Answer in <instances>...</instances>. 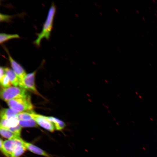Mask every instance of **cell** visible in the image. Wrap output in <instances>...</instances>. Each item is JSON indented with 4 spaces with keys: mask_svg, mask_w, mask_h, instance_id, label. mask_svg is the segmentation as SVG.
I'll use <instances>...</instances> for the list:
<instances>
[{
    "mask_svg": "<svg viewBox=\"0 0 157 157\" xmlns=\"http://www.w3.org/2000/svg\"><path fill=\"white\" fill-rule=\"evenodd\" d=\"M56 7L52 3L48 11L46 19L43 24L41 31L37 34V38L34 41L37 46L40 45L42 40L45 38L48 40L50 37L53 26L54 18L56 12Z\"/></svg>",
    "mask_w": 157,
    "mask_h": 157,
    "instance_id": "1",
    "label": "cell"
},
{
    "mask_svg": "<svg viewBox=\"0 0 157 157\" xmlns=\"http://www.w3.org/2000/svg\"><path fill=\"white\" fill-rule=\"evenodd\" d=\"M29 96L30 95L25 89L18 86L2 88L0 92L1 98L6 102L11 99L25 98Z\"/></svg>",
    "mask_w": 157,
    "mask_h": 157,
    "instance_id": "2",
    "label": "cell"
},
{
    "mask_svg": "<svg viewBox=\"0 0 157 157\" xmlns=\"http://www.w3.org/2000/svg\"><path fill=\"white\" fill-rule=\"evenodd\" d=\"M6 102L10 108L19 113L32 111L33 108L30 96L11 99Z\"/></svg>",
    "mask_w": 157,
    "mask_h": 157,
    "instance_id": "3",
    "label": "cell"
},
{
    "mask_svg": "<svg viewBox=\"0 0 157 157\" xmlns=\"http://www.w3.org/2000/svg\"><path fill=\"white\" fill-rule=\"evenodd\" d=\"M22 139L20 137L13 139H8L3 141L0 149L2 152L8 157H11L12 153L18 145L23 144Z\"/></svg>",
    "mask_w": 157,
    "mask_h": 157,
    "instance_id": "4",
    "label": "cell"
},
{
    "mask_svg": "<svg viewBox=\"0 0 157 157\" xmlns=\"http://www.w3.org/2000/svg\"><path fill=\"white\" fill-rule=\"evenodd\" d=\"M36 71L27 74L22 81L19 82L20 87L31 91L37 95H40L35 87V76Z\"/></svg>",
    "mask_w": 157,
    "mask_h": 157,
    "instance_id": "5",
    "label": "cell"
},
{
    "mask_svg": "<svg viewBox=\"0 0 157 157\" xmlns=\"http://www.w3.org/2000/svg\"><path fill=\"white\" fill-rule=\"evenodd\" d=\"M4 49L8 54L11 67L20 82L27 74L26 72L23 67L13 58L8 49L5 47Z\"/></svg>",
    "mask_w": 157,
    "mask_h": 157,
    "instance_id": "6",
    "label": "cell"
},
{
    "mask_svg": "<svg viewBox=\"0 0 157 157\" xmlns=\"http://www.w3.org/2000/svg\"><path fill=\"white\" fill-rule=\"evenodd\" d=\"M33 119L39 125L51 132H53L55 129L53 123L46 116L35 113Z\"/></svg>",
    "mask_w": 157,
    "mask_h": 157,
    "instance_id": "7",
    "label": "cell"
},
{
    "mask_svg": "<svg viewBox=\"0 0 157 157\" xmlns=\"http://www.w3.org/2000/svg\"><path fill=\"white\" fill-rule=\"evenodd\" d=\"M22 142L23 145L26 149L33 153L47 157H50L49 155L46 152L35 145L27 142L23 140L22 141Z\"/></svg>",
    "mask_w": 157,
    "mask_h": 157,
    "instance_id": "8",
    "label": "cell"
},
{
    "mask_svg": "<svg viewBox=\"0 0 157 157\" xmlns=\"http://www.w3.org/2000/svg\"><path fill=\"white\" fill-rule=\"evenodd\" d=\"M19 120L17 117H13L8 119H3L1 122V125L3 128L8 129L16 126L19 125Z\"/></svg>",
    "mask_w": 157,
    "mask_h": 157,
    "instance_id": "9",
    "label": "cell"
},
{
    "mask_svg": "<svg viewBox=\"0 0 157 157\" xmlns=\"http://www.w3.org/2000/svg\"><path fill=\"white\" fill-rule=\"evenodd\" d=\"M4 70L5 73L8 77L12 84L15 86L19 85V79L14 71L8 67L4 68Z\"/></svg>",
    "mask_w": 157,
    "mask_h": 157,
    "instance_id": "10",
    "label": "cell"
},
{
    "mask_svg": "<svg viewBox=\"0 0 157 157\" xmlns=\"http://www.w3.org/2000/svg\"><path fill=\"white\" fill-rule=\"evenodd\" d=\"M19 112L10 108H3L1 110V119H8L13 117H16Z\"/></svg>",
    "mask_w": 157,
    "mask_h": 157,
    "instance_id": "11",
    "label": "cell"
},
{
    "mask_svg": "<svg viewBox=\"0 0 157 157\" xmlns=\"http://www.w3.org/2000/svg\"><path fill=\"white\" fill-rule=\"evenodd\" d=\"M35 114L32 110L19 112L17 114L16 117L19 120L28 121L33 119Z\"/></svg>",
    "mask_w": 157,
    "mask_h": 157,
    "instance_id": "12",
    "label": "cell"
},
{
    "mask_svg": "<svg viewBox=\"0 0 157 157\" xmlns=\"http://www.w3.org/2000/svg\"><path fill=\"white\" fill-rule=\"evenodd\" d=\"M47 119L54 124L55 129L57 130H63L66 126L65 123L62 120L53 117H47Z\"/></svg>",
    "mask_w": 157,
    "mask_h": 157,
    "instance_id": "13",
    "label": "cell"
},
{
    "mask_svg": "<svg viewBox=\"0 0 157 157\" xmlns=\"http://www.w3.org/2000/svg\"><path fill=\"white\" fill-rule=\"evenodd\" d=\"M0 133L3 137L8 139L17 138L20 137L16 135L9 129L1 127H0Z\"/></svg>",
    "mask_w": 157,
    "mask_h": 157,
    "instance_id": "14",
    "label": "cell"
},
{
    "mask_svg": "<svg viewBox=\"0 0 157 157\" xmlns=\"http://www.w3.org/2000/svg\"><path fill=\"white\" fill-rule=\"evenodd\" d=\"M19 35L17 34H9L5 33H1L0 34V43L1 44L4 42L14 38H19Z\"/></svg>",
    "mask_w": 157,
    "mask_h": 157,
    "instance_id": "15",
    "label": "cell"
},
{
    "mask_svg": "<svg viewBox=\"0 0 157 157\" xmlns=\"http://www.w3.org/2000/svg\"><path fill=\"white\" fill-rule=\"evenodd\" d=\"M26 148L23 144L17 146L14 150L11 157H19L24 153Z\"/></svg>",
    "mask_w": 157,
    "mask_h": 157,
    "instance_id": "16",
    "label": "cell"
},
{
    "mask_svg": "<svg viewBox=\"0 0 157 157\" xmlns=\"http://www.w3.org/2000/svg\"><path fill=\"white\" fill-rule=\"evenodd\" d=\"M19 125L22 127H34L37 126V123L34 119L28 121L19 120Z\"/></svg>",
    "mask_w": 157,
    "mask_h": 157,
    "instance_id": "17",
    "label": "cell"
},
{
    "mask_svg": "<svg viewBox=\"0 0 157 157\" xmlns=\"http://www.w3.org/2000/svg\"><path fill=\"white\" fill-rule=\"evenodd\" d=\"M0 82L2 88H8L11 87L12 84L8 76L5 74L0 78Z\"/></svg>",
    "mask_w": 157,
    "mask_h": 157,
    "instance_id": "18",
    "label": "cell"
},
{
    "mask_svg": "<svg viewBox=\"0 0 157 157\" xmlns=\"http://www.w3.org/2000/svg\"><path fill=\"white\" fill-rule=\"evenodd\" d=\"M21 127L19 125H18L16 127L10 128L8 129H9L16 135L20 136L21 132Z\"/></svg>",
    "mask_w": 157,
    "mask_h": 157,
    "instance_id": "19",
    "label": "cell"
},
{
    "mask_svg": "<svg viewBox=\"0 0 157 157\" xmlns=\"http://www.w3.org/2000/svg\"><path fill=\"white\" fill-rule=\"evenodd\" d=\"M13 17V16L11 15L4 14L1 13L0 14V22H9Z\"/></svg>",
    "mask_w": 157,
    "mask_h": 157,
    "instance_id": "20",
    "label": "cell"
},
{
    "mask_svg": "<svg viewBox=\"0 0 157 157\" xmlns=\"http://www.w3.org/2000/svg\"><path fill=\"white\" fill-rule=\"evenodd\" d=\"M0 78L2 77L5 74V71L4 68L3 67H1L0 68Z\"/></svg>",
    "mask_w": 157,
    "mask_h": 157,
    "instance_id": "21",
    "label": "cell"
}]
</instances>
